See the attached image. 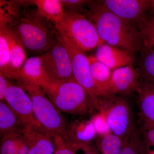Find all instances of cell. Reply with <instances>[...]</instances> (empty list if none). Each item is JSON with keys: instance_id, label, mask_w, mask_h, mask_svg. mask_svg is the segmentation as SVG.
<instances>
[{"instance_id": "7a4b0ae2", "label": "cell", "mask_w": 154, "mask_h": 154, "mask_svg": "<svg viewBox=\"0 0 154 154\" xmlns=\"http://www.w3.org/2000/svg\"><path fill=\"white\" fill-rule=\"evenodd\" d=\"M51 22L36 10L19 16L7 26L15 33L25 50L42 54L57 40L55 28Z\"/></svg>"}, {"instance_id": "5bb4252c", "label": "cell", "mask_w": 154, "mask_h": 154, "mask_svg": "<svg viewBox=\"0 0 154 154\" xmlns=\"http://www.w3.org/2000/svg\"><path fill=\"white\" fill-rule=\"evenodd\" d=\"M137 92L138 105L143 122L154 125V84L140 81Z\"/></svg>"}, {"instance_id": "f546056e", "label": "cell", "mask_w": 154, "mask_h": 154, "mask_svg": "<svg viewBox=\"0 0 154 154\" xmlns=\"http://www.w3.org/2000/svg\"><path fill=\"white\" fill-rule=\"evenodd\" d=\"M11 85L7 78L0 74V101L5 100L6 91Z\"/></svg>"}, {"instance_id": "6da1fadb", "label": "cell", "mask_w": 154, "mask_h": 154, "mask_svg": "<svg viewBox=\"0 0 154 154\" xmlns=\"http://www.w3.org/2000/svg\"><path fill=\"white\" fill-rule=\"evenodd\" d=\"M85 13L96 27L104 43L120 48L132 56L141 51L143 42L139 28L110 12L101 2L90 1Z\"/></svg>"}, {"instance_id": "e0dca14e", "label": "cell", "mask_w": 154, "mask_h": 154, "mask_svg": "<svg viewBox=\"0 0 154 154\" xmlns=\"http://www.w3.org/2000/svg\"><path fill=\"white\" fill-rule=\"evenodd\" d=\"M0 28L4 30L8 42L11 65L19 73L20 69L26 61L25 50L11 28L3 25H0Z\"/></svg>"}, {"instance_id": "e575fe53", "label": "cell", "mask_w": 154, "mask_h": 154, "mask_svg": "<svg viewBox=\"0 0 154 154\" xmlns=\"http://www.w3.org/2000/svg\"><path fill=\"white\" fill-rule=\"evenodd\" d=\"M149 154H154V153L153 152H152Z\"/></svg>"}, {"instance_id": "44dd1931", "label": "cell", "mask_w": 154, "mask_h": 154, "mask_svg": "<svg viewBox=\"0 0 154 154\" xmlns=\"http://www.w3.org/2000/svg\"><path fill=\"white\" fill-rule=\"evenodd\" d=\"M146 146L141 130L135 128L123 141L119 154H143Z\"/></svg>"}, {"instance_id": "9a60e30c", "label": "cell", "mask_w": 154, "mask_h": 154, "mask_svg": "<svg viewBox=\"0 0 154 154\" xmlns=\"http://www.w3.org/2000/svg\"><path fill=\"white\" fill-rule=\"evenodd\" d=\"M21 79L35 83L39 87L49 82L50 79L39 56L32 57L26 60L19 72V80Z\"/></svg>"}, {"instance_id": "4dcf8cb0", "label": "cell", "mask_w": 154, "mask_h": 154, "mask_svg": "<svg viewBox=\"0 0 154 154\" xmlns=\"http://www.w3.org/2000/svg\"><path fill=\"white\" fill-rule=\"evenodd\" d=\"M29 144L26 138L22 135L17 152L15 154H28L29 151Z\"/></svg>"}, {"instance_id": "f1b7e54d", "label": "cell", "mask_w": 154, "mask_h": 154, "mask_svg": "<svg viewBox=\"0 0 154 154\" xmlns=\"http://www.w3.org/2000/svg\"><path fill=\"white\" fill-rule=\"evenodd\" d=\"M141 130L146 144L147 146L152 145L154 147L152 152L154 153V125L143 122V126Z\"/></svg>"}, {"instance_id": "5b68a950", "label": "cell", "mask_w": 154, "mask_h": 154, "mask_svg": "<svg viewBox=\"0 0 154 154\" xmlns=\"http://www.w3.org/2000/svg\"><path fill=\"white\" fill-rule=\"evenodd\" d=\"M54 25L56 30L84 52L97 48L104 43L99 37L95 25L85 14L65 12L62 19Z\"/></svg>"}, {"instance_id": "4fadbf2b", "label": "cell", "mask_w": 154, "mask_h": 154, "mask_svg": "<svg viewBox=\"0 0 154 154\" xmlns=\"http://www.w3.org/2000/svg\"><path fill=\"white\" fill-rule=\"evenodd\" d=\"M94 57L112 71L132 64L134 60L129 53L105 43L96 48Z\"/></svg>"}, {"instance_id": "277c9868", "label": "cell", "mask_w": 154, "mask_h": 154, "mask_svg": "<svg viewBox=\"0 0 154 154\" xmlns=\"http://www.w3.org/2000/svg\"><path fill=\"white\" fill-rule=\"evenodd\" d=\"M17 82L30 97L34 116L42 126L53 134H64L67 127L66 119L41 88L27 80L21 79Z\"/></svg>"}, {"instance_id": "ac0fdd59", "label": "cell", "mask_w": 154, "mask_h": 154, "mask_svg": "<svg viewBox=\"0 0 154 154\" xmlns=\"http://www.w3.org/2000/svg\"><path fill=\"white\" fill-rule=\"evenodd\" d=\"M25 126L5 101L0 102V134L2 137L10 134H22Z\"/></svg>"}, {"instance_id": "836d02e7", "label": "cell", "mask_w": 154, "mask_h": 154, "mask_svg": "<svg viewBox=\"0 0 154 154\" xmlns=\"http://www.w3.org/2000/svg\"><path fill=\"white\" fill-rule=\"evenodd\" d=\"M151 10L152 14L154 13V1H150V10Z\"/></svg>"}, {"instance_id": "2e32d148", "label": "cell", "mask_w": 154, "mask_h": 154, "mask_svg": "<svg viewBox=\"0 0 154 154\" xmlns=\"http://www.w3.org/2000/svg\"><path fill=\"white\" fill-rule=\"evenodd\" d=\"M91 75L99 97L107 95L112 70L94 56L88 57Z\"/></svg>"}, {"instance_id": "7c38bea8", "label": "cell", "mask_w": 154, "mask_h": 154, "mask_svg": "<svg viewBox=\"0 0 154 154\" xmlns=\"http://www.w3.org/2000/svg\"><path fill=\"white\" fill-rule=\"evenodd\" d=\"M22 134L29 144L28 154H54V134L41 125L25 126Z\"/></svg>"}, {"instance_id": "3957f363", "label": "cell", "mask_w": 154, "mask_h": 154, "mask_svg": "<svg viewBox=\"0 0 154 154\" xmlns=\"http://www.w3.org/2000/svg\"><path fill=\"white\" fill-rule=\"evenodd\" d=\"M40 87L60 111L85 116L96 109L88 92L75 81L57 82L50 79Z\"/></svg>"}, {"instance_id": "83f0119b", "label": "cell", "mask_w": 154, "mask_h": 154, "mask_svg": "<svg viewBox=\"0 0 154 154\" xmlns=\"http://www.w3.org/2000/svg\"><path fill=\"white\" fill-rule=\"evenodd\" d=\"M63 5L65 12H77L80 13V11H82L85 9V6L90 1H61Z\"/></svg>"}, {"instance_id": "8992f818", "label": "cell", "mask_w": 154, "mask_h": 154, "mask_svg": "<svg viewBox=\"0 0 154 154\" xmlns=\"http://www.w3.org/2000/svg\"><path fill=\"white\" fill-rule=\"evenodd\" d=\"M99 106L110 132L124 141L136 128L129 104L118 96L108 95L99 97Z\"/></svg>"}, {"instance_id": "30bf717a", "label": "cell", "mask_w": 154, "mask_h": 154, "mask_svg": "<svg viewBox=\"0 0 154 154\" xmlns=\"http://www.w3.org/2000/svg\"><path fill=\"white\" fill-rule=\"evenodd\" d=\"M4 101L24 126L41 125L34 116L30 97L20 86L11 85L6 91Z\"/></svg>"}, {"instance_id": "484cf974", "label": "cell", "mask_w": 154, "mask_h": 154, "mask_svg": "<svg viewBox=\"0 0 154 154\" xmlns=\"http://www.w3.org/2000/svg\"><path fill=\"white\" fill-rule=\"evenodd\" d=\"M53 154H76L63 135H54Z\"/></svg>"}, {"instance_id": "cb8c5ba5", "label": "cell", "mask_w": 154, "mask_h": 154, "mask_svg": "<svg viewBox=\"0 0 154 154\" xmlns=\"http://www.w3.org/2000/svg\"><path fill=\"white\" fill-rule=\"evenodd\" d=\"M22 135L10 134L1 138L0 154H16Z\"/></svg>"}, {"instance_id": "ba28073f", "label": "cell", "mask_w": 154, "mask_h": 154, "mask_svg": "<svg viewBox=\"0 0 154 154\" xmlns=\"http://www.w3.org/2000/svg\"><path fill=\"white\" fill-rule=\"evenodd\" d=\"M39 56L51 80L57 82L75 81L69 53L57 38L52 47Z\"/></svg>"}, {"instance_id": "7402d4cb", "label": "cell", "mask_w": 154, "mask_h": 154, "mask_svg": "<svg viewBox=\"0 0 154 154\" xmlns=\"http://www.w3.org/2000/svg\"><path fill=\"white\" fill-rule=\"evenodd\" d=\"M138 71L140 80L154 84V50L143 46Z\"/></svg>"}, {"instance_id": "8fae6325", "label": "cell", "mask_w": 154, "mask_h": 154, "mask_svg": "<svg viewBox=\"0 0 154 154\" xmlns=\"http://www.w3.org/2000/svg\"><path fill=\"white\" fill-rule=\"evenodd\" d=\"M140 75L133 63L112 71L108 86V95H128L137 91L140 85Z\"/></svg>"}, {"instance_id": "1f68e13d", "label": "cell", "mask_w": 154, "mask_h": 154, "mask_svg": "<svg viewBox=\"0 0 154 154\" xmlns=\"http://www.w3.org/2000/svg\"><path fill=\"white\" fill-rule=\"evenodd\" d=\"M84 150L85 152L83 154H100L91 146L87 147Z\"/></svg>"}, {"instance_id": "52a82bcc", "label": "cell", "mask_w": 154, "mask_h": 154, "mask_svg": "<svg viewBox=\"0 0 154 154\" xmlns=\"http://www.w3.org/2000/svg\"><path fill=\"white\" fill-rule=\"evenodd\" d=\"M56 36L69 53L75 81L88 92L94 101L96 109H99L100 97L97 94L92 79L88 57L72 42L56 30Z\"/></svg>"}, {"instance_id": "ffe728a7", "label": "cell", "mask_w": 154, "mask_h": 154, "mask_svg": "<svg viewBox=\"0 0 154 154\" xmlns=\"http://www.w3.org/2000/svg\"><path fill=\"white\" fill-rule=\"evenodd\" d=\"M0 74L7 79L17 81L19 79V72L11 65L8 42L2 28H0Z\"/></svg>"}, {"instance_id": "d6986e66", "label": "cell", "mask_w": 154, "mask_h": 154, "mask_svg": "<svg viewBox=\"0 0 154 154\" xmlns=\"http://www.w3.org/2000/svg\"><path fill=\"white\" fill-rule=\"evenodd\" d=\"M42 17L56 24L60 22L64 16L65 11L61 1L36 0L32 1Z\"/></svg>"}, {"instance_id": "d6a6232c", "label": "cell", "mask_w": 154, "mask_h": 154, "mask_svg": "<svg viewBox=\"0 0 154 154\" xmlns=\"http://www.w3.org/2000/svg\"><path fill=\"white\" fill-rule=\"evenodd\" d=\"M146 22L149 23V24L154 25V13L152 14L151 16L148 17Z\"/></svg>"}, {"instance_id": "603a6c76", "label": "cell", "mask_w": 154, "mask_h": 154, "mask_svg": "<svg viewBox=\"0 0 154 154\" xmlns=\"http://www.w3.org/2000/svg\"><path fill=\"white\" fill-rule=\"evenodd\" d=\"M123 142L120 137L110 133L100 136L96 141V145L101 154H119Z\"/></svg>"}, {"instance_id": "d4e9b609", "label": "cell", "mask_w": 154, "mask_h": 154, "mask_svg": "<svg viewBox=\"0 0 154 154\" xmlns=\"http://www.w3.org/2000/svg\"><path fill=\"white\" fill-rule=\"evenodd\" d=\"M143 46L147 48H154V25L146 22L139 28Z\"/></svg>"}, {"instance_id": "9c48e42d", "label": "cell", "mask_w": 154, "mask_h": 154, "mask_svg": "<svg viewBox=\"0 0 154 154\" xmlns=\"http://www.w3.org/2000/svg\"><path fill=\"white\" fill-rule=\"evenodd\" d=\"M109 11L121 19L139 28L147 20V12L150 9L149 0H105L102 1Z\"/></svg>"}, {"instance_id": "4316f807", "label": "cell", "mask_w": 154, "mask_h": 154, "mask_svg": "<svg viewBox=\"0 0 154 154\" xmlns=\"http://www.w3.org/2000/svg\"><path fill=\"white\" fill-rule=\"evenodd\" d=\"M96 132L100 136L110 133V131L106 117L103 113L100 112L94 117L93 122Z\"/></svg>"}]
</instances>
